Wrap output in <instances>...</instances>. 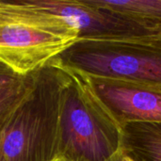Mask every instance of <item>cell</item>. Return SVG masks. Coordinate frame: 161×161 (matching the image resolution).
Masks as SVG:
<instances>
[{
  "mask_svg": "<svg viewBox=\"0 0 161 161\" xmlns=\"http://www.w3.org/2000/svg\"><path fill=\"white\" fill-rule=\"evenodd\" d=\"M70 71L54 60L36 72L31 92L0 126V161H55L61 94Z\"/></svg>",
  "mask_w": 161,
  "mask_h": 161,
  "instance_id": "cell-1",
  "label": "cell"
},
{
  "mask_svg": "<svg viewBox=\"0 0 161 161\" xmlns=\"http://www.w3.org/2000/svg\"><path fill=\"white\" fill-rule=\"evenodd\" d=\"M78 37L66 19L33 0H0V62L18 75L37 72Z\"/></svg>",
  "mask_w": 161,
  "mask_h": 161,
  "instance_id": "cell-2",
  "label": "cell"
},
{
  "mask_svg": "<svg viewBox=\"0 0 161 161\" xmlns=\"http://www.w3.org/2000/svg\"><path fill=\"white\" fill-rule=\"evenodd\" d=\"M70 74L60 100L57 159L113 161L120 158L123 125L84 75L71 71Z\"/></svg>",
  "mask_w": 161,
  "mask_h": 161,
  "instance_id": "cell-3",
  "label": "cell"
},
{
  "mask_svg": "<svg viewBox=\"0 0 161 161\" xmlns=\"http://www.w3.org/2000/svg\"><path fill=\"white\" fill-rule=\"evenodd\" d=\"M55 61L87 76L122 79L161 89V51L126 40L79 38Z\"/></svg>",
  "mask_w": 161,
  "mask_h": 161,
  "instance_id": "cell-4",
  "label": "cell"
},
{
  "mask_svg": "<svg viewBox=\"0 0 161 161\" xmlns=\"http://www.w3.org/2000/svg\"><path fill=\"white\" fill-rule=\"evenodd\" d=\"M33 1L66 19L78 31V39H131L154 34L135 21L98 8L89 0Z\"/></svg>",
  "mask_w": 161,
  "mask_h": 161,
  "instance_id": "cell-5",
  "label": "cell"
},
{
  "mask_svg": "<svg viewBox=\"0 0 161 161\" xmlns=\"http://www.w3.org/2000/svg\"><path fill=\"white\" fill-rule=\"evenodd\" d=\"M84 76L121 125L161 123L160 88L122 79Z\"/></svg>",
  "mask_w": 161,
  "mask_h": 161,
  "instance_id": "cell-6",
  "label": "cell"
},
{
  "mask_svg": "<svg viewBox=\"0 0 161 161\" xmlns=\"http://www.w3.org/2000/svg\"><path fill=\"white\" fill-rule=\"evenodd\" d=\"M123 155L133 161H161V123L123 125Z\"/></svg>",
  "mask_w": 161,
  "mask_h": 161,
  "instance_id": "cell-7",
  "label": "cell"
},
{
  "mask_svg": "<svg viewBox=\"0 0 161 161\" xmlns=\"http://www.w3.org/2000/svg\"><path fill=\"white\" fill-rule=\"evenodd\" d=\"M92 5L116 12L151 29H161V0H89Z\"/></svg>",
  "mask_w": 161,
  "mask_h": 161,
  "instance_id": "cell-8",
  "label": "cell"
},
{
  "mask_svg": "<svg viewBox=\"0 0 161 161\" xmlns=\"http://www.w3.org/2000/svg\"><path fill=\"white\" fill-rule=\"evenodd\" d=\"M36 72L0 85V126L15 108L31 92Z\"/></svg>",
  "mask_w": 161,
  "mask_h": 161,
  "instance_id": "cell-9",
  "label": "cell"
},
{
  "mask_svg": "<svg viewBox=\"0 0 161 161\" xmlns=\"http://www.w3.org/2000/svg\"><path fill=\"white\" fill-rule=\"evenodd\" d=\"M118 40H126L137 44H141L149 48H153V49L161 51V29L158 30L157 33L153 35H149V36L131 38V39H118Z\"/></svg>",
  "mask_w": 161,
  "mask_h": 161,
  "instance_id": "cell-10",
  "label": "cell"
},
{
  "mask_svg": "<svg viewBox=\"0 0 161 161\" xmlns=\"http://www.w3.org/2000/svg\"><path fill=\"white\" fill-rule=\"evenodd\" d=\"M23 75H16L11 69H9L8 66L0 62V85L16 80L20 78Z\"/></svg>",
  "mask_w": 161,
  "mask_h": 161,
  "instance_id": "cell-11",
  "label": "cell"
},
{
  "mask_svg": "<svg viewBox=\"0 0 161 161\" xmlns=\"http://www.w3.org/2000/svg\"><path fill=\"white\" fill-rule=\"evenodd\" d=\"M122 161H133L132 159H130L129 158H127V157H125V156H122Z\"/></svg>",
  "mask_w": 161,
  "mask_h": 161,
  "instance_id": "cell-12",
  "label": "cell"
},
{
  "mask_svg": "<svg viewBox=\"0 0 161 161\" xmlns=\"http://www.w3.org/2000/svg\"><path fill=\"white\" fill-rule=\"evenodd\" d=\"M123 156V155H122ZM122 156L120 157V158H116V159H114L113 161H122ZM55 161H64V160H61V159H56Z\"/></svg>",
  "mask_w": 161,
  "mask_h": 161,
  "instance_id": "cell-13",
  "label": "cell"
}]
</instances>
